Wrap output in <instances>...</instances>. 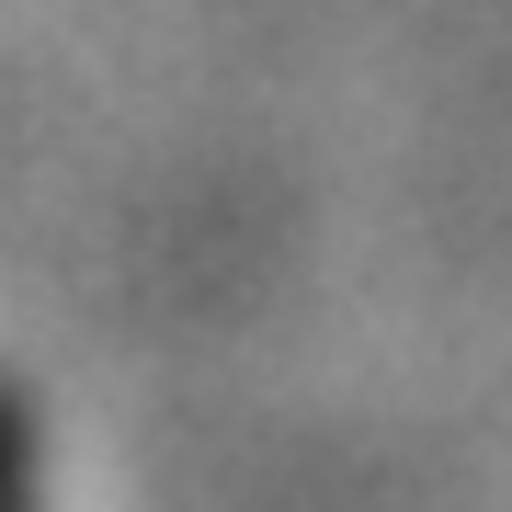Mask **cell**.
I'll return each instance as SVG.
<instances>
[{"label": "cell", "mask_w": 512, "mask_h": 512, "mask_svg": "<svg viewBox=\"0 0 512 512\" xmlns=\"http://www.w3.org/2000/svg\"><path fill=\"white\" fill-rule=\"evenodd\" d=\"M0 512H46V433L12 376H0Z\"/></svg>", "instance_id": "cell-1"}]
</instances>
